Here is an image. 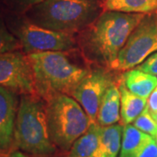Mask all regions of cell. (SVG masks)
<instances>
[{
  "mask_svg": "<svg viewBox=\"0 0 157 157\" xmlns=\"http://www.w3.org/2000/svg\"><path fill=\"white\" fill-rule=\"evenodd\" d=\"M20 49H22V46L19 40L6 28L5 24L0 19V54Z\"/></svg>",
  "mask_w": 157,
  "mask_h": 157,
  "instance_id": "cell-18",
  "label": "cell"
},
{
  "mask_svg": "<svg viewBox=\"0 0 157 157\" xmlns=\"http://www.w3.org/2000/svg\"><path fill=\"white\" fill-rule=\"evenodd\" d=\"M113 72L114 70L103 67H91L71 95L83 107L91 123L97 121L101 100L107 90L121 79L117 78Z\"/></svg>",
  "mask_w": 157,
  "mask_h": 157,
  "instance_id": "cell-8",
  "label": "cell"
},
{
  "mask_svg": "<svg viewBox=\"0 0 157 157\" xmlns=\"http://www.w3.org/2000/svg\"><path fill=\"white\" fill-rule=\"evenodd\" d=\"M7 157H32L29 155L28 154L23 151H19L17 149H14L7 155Z\"/></svg>",
  "mask_w": 157,
  "mask_h": 157,
  "instance_id": "cell-23",
  "label": "cell"
},
{
  "mask_svg": "<svg viewBox=\"0 0 157 157\" xmlns=\"http://www.w3.org/2000/svg\"><path fill=\"white\" fill-rule=\"evenodd\" d=\"M150 114H151L152 117L154 118V120H155V121H157V112L153 113H150Z\"/></svg>",
  "mask_w": 157,
  "mask_h": 157,
  "instance_id": "cell-25",
  "label": "cell"
},
{
  "mask_svg": "<svg viewBox=\"0 0 157 157\" xmlns=\"http://www.w3.org/2000/svg\"><path fill=\"white\" fill-rule=\"evenodd\" d=\"M45 102L51 139L58 148L69 151L89 128V117L78 101L67 94H59Z\"/></svg>",
  "mask_w": 157,
  "mask_h": 157,
  "instance_id": "cell-5",
  "label": "cell"
},
{
  "mask_svg": "<svg viewBox=\"0 0 157 157\" xmlns=\"http://www.w3.org/2000/svg\"><path fill=\"white\" fill-rule=\"evenodd\" d=\"M119 82L112 85L101 100L97 115V122L102 127L116 124L121 119V93L119 90Z\"/></svg>",
  "mask_w": 157,
  "mask_h": 157,
  "instance_id": "cell-11",
  "label": "cell"
},
{
  "mask_svg": "<svg viewBox=\"0 0 157 157\" xmlns=\"http://www.w3.org/2000/svg\"><path fill=\"white\" fill-rule=\"evenodd\" d=\"M27 55L33 69L36 93L45 101L59 94L72 95L91 68L78 49Z\"/></svg>",
  "mask_w": 157,
  "mask_h": 157,
  "instance_id": "cell-2",
  "label": "cell"
},
{
  "mask_svg": "<svg viewBox=\"0 0 157 157\" xmlns=\"http://www.w3.org/2000/svg\"><path fill=\"white\" fill-rule=\"evenodd\" d=\"M122 132L121 124L101 126L99 145L92 157H118L121 147Z\"/></svg>",
  "mask_w": 157,
  "mask_h": 157,
  "instance_id": "cell-12",
  "label": "cell"
},
{
  "mask_svg": "<svg viewBox=\"0 0 157 157\" xmlns=\"http://www.w3.org/2000/svg\"><path fill=\"white\" fill-rule=\"evenodd\" d=\"M45 0H18V2L23 5V6H28V7H31V6H34V5H37V4H39L41 2H43Z\"/></svg>",
  "mask_w": 157,
  "mask_h": 157,
  "instance_id": "cell-24",
  "label": "cell"
},
{
  "mask_svg": "<svg viewBox=\"0 0 157 157\" xmlns=\"http://www.w3.org/2000/svg\"><path fill=\"white\" fill-rule=\"evenodd\" d=\"M133 125L140 131L151 135L152 137L157 136V121L152 117L147 107L134 121Z\"/></svg>",
  "mask_w": 157,
  "mask_h": 157,
  "instance_id": "cell-19",
  "label": "cell"
},
{
  "mask_svg": "<svg viewBox=\"0 0 157 157\" xmlns=\"http://www.w3.org/2000/svg\"><path fill=\"white\" fill-rule=\"evenodd\" d=\"M155 52H157V11L145 14L129 35L119 53L113 70L126 72L136 67Z\"/></svg>",
  "mask_w": 157,
  "mask_h": 157,
  "instance_id": "cell-6",
  "label": "cell"
},
{
  "mask_svg": "<svg viewBox=\"0 0 157 157\" xmlns=\"http://www.w3.org/2000/svg\"><path fill=\"white\" fill-rule=\"evenodd\" d=\"M0 86L20 94H37L28 55L20 50L0 54Z\"/></svg>",
  "mask_w": 157,
  "mask_h": 157,
  "instance_id": "cell-9",
  "label": "cell"
},
{
  "mask_svg": "<svg viewBox=\"0 0 157 157\" xmlns=\"http://www.w3.org/2000/svg\"><path fill=\"white\" fill-rule=\"evenodd\" d=\"M135 68L154 76H157V52L149 55Z\"/></svg>",
  "mask_w": 157,
  "mask_h": 157,
  "instance_id": "cell-21",
  "label": "cell"
},
{
  "mask_svg": "<svg viewBox=\"0 0 157 157\" xmlns=\"http://www.w3.org/2000/svg\"><path fill=\"white\" fill-rule=\"evenodd\" d=\"M12 33L19 40L26 54L78 49L76 34L45 28L28 19L18 23L12 30Z\"/></svg>",
  "mask_w": 157,
  "mask_h": 157,
  "instance_id": "cell-7",
  "label": "cell"
},
{
  "mask_svg": "<svg viewBox=\"0 0 157 157\" xmlns=\"http://www.w3.org/2000/svg\"><path fill=\"white\" fill-rule=\"evenodd\" d=\"M154 139H155V142H156V144H157V136L154 137Z\"/></svg>",
  "mask_w": 157,
  "mask_h": 157,
  "instance_id": "cell-26",
  "label": "cell"
},
{
  "mask_svg": "<svg viewBox=\"0 0 157 157\" xmlns=\"http://www.w3.org/2000/svg\"><path fill=\"white\" fill-rule=\"evenodd\" d=\"M146 107L150 113L157 112V86L148 96Z\"/></svg>",
  "mask_w": 157,
  "mask_h": 157,
  "instance_id": "cell-22",
  "label": "cell"
},
{
  "mask_svg": "<svg viewBox=\"0 0 157 157\" xmlns=\"http://www.w3.org/2000/svg\"><path fill=\"white\" fill-rule=\"evenodd\" d=\"M151 138V135L140 131V129L135 128L134 125H123L121 147L119 157H125L128 155L129 154L137 150Z\"/></svg>",
  "mask_w": 157,
  "mask_h": 157,
  "instance_id": "cell-17",
  "label": "cell"
},
{
  "mask_svg": "<svg viewBox=\"0 0 157 157\" xmlns=\"http://www.w3.org/2000/svg\"><path fill=\"white\" fill-rule=\"evenodd\" d=\"M126 87L135 94L147 99L157 86V77L137 68L126 71L121 75Z\"/></svg>",
  "mask_w": 157,
  "mask_h": 157,
  "instance_id": "cell-14",
  "label": "cell"
},
{
  "mask_svg": "<svg viewBox=\"0 0 157 157\" xmlns=\"http://www.w3.org/2000/svg\"><path fill=\"white\" fill-rule=\"evenodd\" d=\"M104 10L147 14L157 11V0H105Z\"/></svg>",
  "mask_w": 157,
  "mask_h": 157,
  "instance_id": "cell-16",
  "label": "cell"
},
{
  "mask_svg": "<svg viewBox=\"0 0 157 157\" xmlns=\"http://www.w3.org/2000/svg\"><path fill=\"white\" fill-rule=\"evenodd\" d=\"M119 90L121 93V119L122 125L134 122L146 108L147 99L140 97L130 92L121 80L119 82Z\"/></svg>",
  "mask_w": 157,
  "mask_h": 157,
  "instance_id": "cell-13",
  "label": "cell"
},
{
  "mask_svg": "<svg viewBox=\"0 0 157 157\" xmlns=\"http://www.w3.org/2000/svg\"><path fill=\"white\" fill-rule=\"evenodd\" d=\"M125 157H157V144L154 137L149 139L137 150Z\"/></svg>",
  "mask_w": 157,
  "mask_h": 157,
  "instance_id": "cell-20",
  "label": "cell"
},
{
  "mask_svg": "<svg viewBox=\"0 0 157 157\" xmlns=\"http://www.w3.org/2000/svg\"><path fill=\"white\" fill-rule=\"evenodd\" d=\"M104 1H105V0H103V2H104Z\"/></svg>",
  "mask_w": 157,
  "mask_h": 157,
  "instance_id": "cell-27",
  "label": "cell"
},
{
  "mask_svg": "<svg viewBox=\"0 0 157 157\" xmlns=\"http://www.w3.org/2000/svg\"><path fill=\"white\" fill-rule=\"evenodd\" d=\"M103 11V0H45L29 7L26 18L45 28L76 34Z\"/></svg>",
  "mask_w": 157,
  "mask_h": 157,
  "instance_id": "cell-3",
  "label": "cell"
},
{
  "mask_svg": "<svg viewBox=\"0 0 157 157\" xmlns=\"http://www.w3.org/2000/svg\"><path fill=\"white\" fill-rule=\"evenodd\" d=\"M144 15L105 10L78 33V50L90 65L113 70L120 52Z\"/></svg>",
  "mask_w": 157,
  "mask_h": 157,
  "instance_id": "cell-1",
  "label": "cell"
},
{
  "mask_svg": "<svg viewBox=\"0 0 157 157\" xmlns=\"http://www.w3.org/2000/svg\"><path fill=\"white\" fill-rule=\"evenodd\" d=\"M14 147L36 156H50L56 153L57 147L48 129L46 102L38 94H23L19 100Z\"/></svg>",
  "mask_w": 157,
  "mask_h": 157,
  "instance_id": "cell-4",
  "label": "cell"
},
{
  "mask_svg": "<svg viewBox=\"0 0 157 157\" xmlns=\"http://www.w3.org/2000/svg\"><path fill=\"white\" fill-rule=\"evenodd\" d=\"M15 92L0 86V157L14 150V130L19 101Z\"/></svg>",
  "mask_w": 157,
  "mask_h": 157,
  "instance_id": "cell-10",
  "label": "cell"
},
{
  "mask_svg": "<svg viewBox=\"0 0 157 157\" xmlns=\"http://www.w3.org/2000/svg\"><path fill=\"white\" fill-rule=\"evenodd\" d=\"M101 126L92 122L89 128L73 142L66 157H92L98 147L101 137Z\"/></svg>",
  "mask_w": 157,
  "mask_h": 157,
  "instance_id": "cell-15",
  "label": "cell"
}]
</instances>
